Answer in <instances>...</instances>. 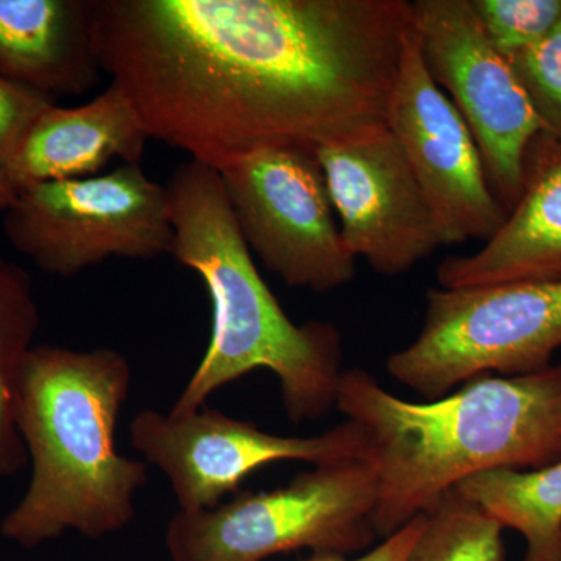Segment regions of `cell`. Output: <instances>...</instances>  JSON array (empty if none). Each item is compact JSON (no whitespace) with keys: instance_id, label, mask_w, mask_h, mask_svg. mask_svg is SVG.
<instances>
[{"instance_id":"6da1fadb","label":"cell","mask_w":561,"mask_h":561,"mask_svg":"<svg viewBox=\"0 0 561 561\" xmlns=\"http://www.w3.org/2000/svg\"><path fill=\"white\" fill-rule=\"evenodd\" d=\"M408 0H95V50L150 139L216 171L381 124Z\"/></svg>"},{"instance_id":"7a4b0ae2","label":"cell","mask_w":561,"mask_h":561,"mask_svg":"<svg viewBox=\"0 0 561 561\" xmlns=\"http://www.w3.org/2000/svg\"><path fill=\"white\" fill-rule=\"evenodd\" d=\"M335 409L370 443L378 479L373 522L382 538L472 476L561 459V364L531 375L479 376L427 402L402 400L370 373L351 368L342 373Z\"/></svg>"},{"instance_id":"3957f363","label":"cell","mask_w":561,"mask_h":561,"mask_svg":"<svg viewBox=\"0 0 561 561\" xmlns=\"http://www.w3.org/2000/svg\"><path fill=\"white\" fill-rule=\"evenodd\" d=\"M165 192L171 254L201 276L213 306L208 348L169 413L201 411L221 387L268 370L278 378L291 423L328 415L343 373L335 324H295L283 311L243 241L219 171L190 160L173 171Z\"/></svg>"},{"instance_id":"277c9868","label":"cell","mask_w":561,"mask_h":561,"mask_svg":"<svg viewBox=\"0 0 561 561\" xmlns=\"http://www.w3.org/2000/svg\"><path fill=\"white\" fill-rule=\"evenodd\" d=\"M130 386L131 367L119 351L35 345L18 405L32 474L0 523L7 540L36 548L69 530L98 540L133 522L147 463L116 448Z\"/></svg>"},{"instance_id":"5b68a950","label":"cell","mask_w":561,"mask_h":561,"mask_svg":"<svg viewBox=\"0 0 561 561\" xmlns=\"http://www.w3.org/2000/svg\"><path fill=\"white\" fill-rule=\"evenodd\" d=\"M371 460L317 465L289 485L241 493L213 511L176 512L165 530L172 561H264L278 553L365 551L376 540Z\"/></svg>"},{"instance_id":"8992f818","label":"cell","mask_w":561,"mask_h":561,"mask_svg":"<svg viewBox=\"0 0 561 561\" xmlns=\"http://www.w3.org/2000/svg\"><path fill=\"white\" fill-rule=\"evenodd\" d=\"M561 348V280L431 289L419 337L390 354L391 378L427 401L490 373L531 375Z\"/></svg>"},{"instance_id":"52a82bcc","label":"cell","mask_w":561,"mask_h":561,"mask_svg":"<svg viewBox=\"0 0 561 561\" xmlns=\"http://www.w3.org/2000/svg\"><path fill=\"white\" fill-rule=\"evenodd\" d=\"M3 231L41 272L62 278L113 257L157 260L173 245L165 186L140 164L22 187L3 214Z\"/></svg>"},{"instance_id":"ba28073f","label":"cell","mask_w":561,"mask_h":561,"mask_svg":"<svg viewBox=\"0 0 561 561\" xmlns=\"http://www.w3.org/2000/svg\"><path fill=\"white\" fill-rule=\"evenodd\" d=\"M250 251L287 286L328 294L356 276L316 151L268 147L220 171Z\"/></svg>"},{"instance_id":"9c48e42d","label":"cell","mask_w":561,"mask_h":561,"mask_svg":"<svg viewBox=\"0 0 561 561\" xmlns=\"http://www.w3.org/2000/svg\"><path fill=\"white\" fill-rule=\"evenodd\" d=\"M411 27L432 80L470 127L491 190L511 213L523 194L527 149L542 131L526 91L486 38L471 0H415Z\"/></svg>"},{"instance_id":"30bf717a","label":"cell","mask_w":561,"mask_h":561,"mask_svg":"<svg viewBox=\"0 0 561 561\" xmlns=\"http://www.w3.org/2000/svg\"><path fill=\"white\" fill-rule=\"evenodd\" d=\"M130 440L146 461L168 476L179 511L186 513L219 507L251 472L273 461L317 467L371 460L367 435L354 421L313 437H284L206 405L183 416L146 409L131 421Z\"/></svg>"},{"instance_id":"8fae6325","label":"cell","mask_w":561,"mask_h":561,"mask_svg":"<svg viewBox=\"0 0 561 561\" xmlns=\"http://www.w3.org/2000/svg\"><path fill=\"white\" fill-rule=\"evenodd\" d=\"M383 121L430 202L443 247L489 241L508 213L491 190L470 127L432 80L412 27Z\"/></svg>"},{"instance_id":"7c38bea8","label":"cell","mask_w":561,"mask_h":561,"mask_svg":"<svg viewBox=\"0 0 561 561\" xmlns=\"http://www.w3.org/2000/svg\"><path fill=\"white\" fill-rule=\"evenodd\" d=\"M346 249L386 276L443 247L440 228L386 122L316 151Z\"/></svg>"},{"instance_id":"4fadbf2b","label":"cell","mask_w":561,"mask_h":561,"mask_svg":"<svg viewBox=\"0 0 561 561\" xmlns=\"http://www.w3.org/2000/svg\"><path fill=\"white\" fill-rule=\"evenodd\" d=\"M437 279L442 289L561 280V140L535 136L515 208L482 249L443 261Z\"/></svg>"},{"instance_id":"5bb4252c","label":"cell","mask_w":561,"mask_h":561,"mask_svg":"<svg viewBox=\"0 0 561 561\" xmlns=\"http://www.w3.org/2000/svg\"><path fill=\"white\" fill-rule=\"evenodd\" d=\"M95 0H0V73L57 103L98 87Z\"/></svg>"},{"instance_id":"9a60e30c","label":"cell","mask_w":561,"mask_h":561,"mask_svg":"<svg viewBox=\"0 0 561 561\" xmlns=\"http://www.w3.org/2000/svg\"><path fill=\"white\" fill-rule=\"evenodd\" d=\"M149 135L116 87L72 108L51 105L36 119L7 175L18 191L47 181L101 175L111 161L140 164Z\"/></svg>"},{"instance_id":"2e32d148","label":"cell","mask_w":561,"mask_h":561,"mask_svg":"<svg viewBox=\"0 0 561 561\" xmlns=\"http://www.w3.org/2000/svg\"><path fill=\"white\" fill-rule=\"evenodd\" d=\"M526 541L524 561H561V459L537 470H493L456 486Z\"/></svg>"},{"instance_id":"e0dca14e","label":"cell","mask_w":561,"mask_h":561,"mask_svg":"<svg viewBox=\"0 0 561 561\" xmlns=\"http://www.w3.org/2000/svg\"><path fill=\"white\" fill-rule=\"evenodd\" d=\"M39 323L31 275L0 257V478L18 474L28 463L18 430V405Z\"/></svg>"},{"instance_id":"ac0fdd59","label":"cell","mask_w":561,"mask_h":561,"mask_svg":"<svg viewBox=\"0 0 561 561\" xmlns=\"http://www.w3.org/2000/svg\"><path fill=\"white\" fill-rule=\"evenodd\" d=\"M504 530L481 505L453 489L424 513L405 561H504Z\"/></svg>"},{"instance_id":"d6986e66","label":"cell","mask_w":561,"mask_h":561,"mask_svg":"<svg viewBox=\"0 0 561 561\" xmlns=\"http://www.w3.org/2000/svg\"><path fill=\"white\" fill-rule=\"evenodd\" d=\"M471 5L505 60L529 49L561 21V0H471Z\"/></svg>"},{"instance_id":"ffe728a7","label":"cell","mask_w":561,"mask_h":561,"mask_svg":"<svg viewBox=\"0 0 561 561\" xmlns=\"http://www.w3.org/2000/svg\"><path fill=\"white\" fill-rule=\"evenodd\" d=\"M542 131L561 140V21L549 35L507 58Z\"/></svg>"},{"instance_id":"44dd1931","label":"cell","mask_w":561,"mask_h":561,"mask_svg":"<svg viewBox=\"0 0 561 561\" xmlns=\"http://www.w3.org/2000/svg\"><path fill=\"white\" fill-rule=\"evenodd\" d=\"M57 103L25 90L0 73V168L7 172L33 124Z\"/></svg>"},{"instance_id":"7402d4cb","label":"cell","mask_w":561,"mask_h":561,"mask_svg":"<svg viewBox=\"0 0 561 561\" xmlns=\"http://www.w3.org/2000/svg\"><path fill=\"white\" fill-rule=\"evenodd\" d=\"M424 515L415 516L412 522L402 526L400 530L383 538L381 545L370 549L360 557L342 556V553H312L305 561H405L413 542L423 527Z\"/></svg>"},{"instance_id":"603a6c76","label":"cell","mask_w":561,"mask_h":561,"mask_svg":"<svg viewBox=\"0 0 561 561\" xmlns=\"http://www.w3.org/2000/svg\"><path fill=\"white\" fill-rule=\"evenodd\" d=\"M16 195V187H14V184L11 183L7 172L0 168V216L3 217V214L10 209V206L13 205Z\"/></svg>"}]
</instances>
